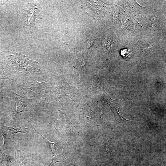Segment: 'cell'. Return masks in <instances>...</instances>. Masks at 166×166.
<instances>
[{
  "instance_id": "1",
  "label": "cell",
  "mask_w": 166,
  "mask_h": 166,
  "mask_svg": "<svg viewBox=\"0 0 166 166\" xmlns=\"http://www.w3.org/2000/svg\"><path fill=\"white\" fill-rule=\"evenodd\" d=\"M16 89L29 97H36L49 92L46 81L39 82L32 79L21 84H17Z\"/></svg>"
},
{
  "instance_id": "2",
  "label": "cell",
  "mask_w": 166,
  "mask_h": 166,
  "mask_svg": "<svg viewBox=\"0 0 166 166\" xmlns=\"http://www.w3.org/2000/svg\"><path fill=\"white\" fill-rule=\"evenodd\" d=\"M9 58L14 65L22 73L27 74L38 72V63L35 61L29 60L26 56L17 53L15 56L10 55Z\"/></svg>"
},
{
  "instance_id": "3",
  "label": "cell",
  "mask_w": 166,
  "mask_h": 166,
  "mask_svg": "<svg viewBox=\"0 0 166 166\" xmlns=\"http://www.w3.org/2000/svg\"><path fill=\"white\" fill-rule=\"evenodd\" d=\"M10 92L11 96L15 104L16 109L13 113L9 114L6 119L14 121L16 116L19 113L28 111L27 107L29 100L26 97L21 96L11 91H10Z\"/></svg>"
},
{
  "instance_id": "4",
  "label": "cell",
  "mask_w": 166,
  "mask_h": 166,
  "mask_svg": "<svg viewBox=\"0 0 166 166\" xmlns=\"http://www.w3.org/2000/svg\"><path fill=\"white\" fill-rule=\"evenodd\" d=\"M28 128H26L24 126H21L17 128L3 125L0 126V134L2 136L4 140L3 144L0 150L4 148L12 134L18 132L26 133V130L28 129Z\"/></svg>"
},
{
  "instance_id": "5",
  "label": "cell",
  "mask_w": 166,
  "mask_h": 166,
  "mask_svg": "<svg viewBox=\"0 0 166 166\" xmlns=\"http://www.w3.org/2000/svg\"><path fill=\"white\" fill-rule=\"evenodd\" d=\"M48 145L52 152L53 159L51 163L48 166H53L57 162H65V158L62 151V149L59 147L57 144L50 142Z\"/></svg>"
},
{
  "instance_id": "6",
  "label": "cell",
  "mask_w": 166,
  "mask_h": 166,
  "mask_svg": "<svg viewBox=\"0 0 166 166\" xmlns=\"http://www.w3.org/2000/svg\"><path fill=\"white\" fill-rule=\"evenodd\" d=\"M27 7L28 9L26 13L27 24L29 26H31L34 25L35 19L39 14L41 7L35 4L30 3L28 4Z\"/></svg>"
},
{
  "instance_id": "7",
  "label": "cell",
  "mask_w": 166,
  "mask_h": 166,
  "mask_svg": "<svg viewBox=\"0 0 166 166\" xmlns=\"http://www.w3.org/2000/svg\"><path fill=\"white\" fill-rule=\"evenodd\" d=\"M131 51L128 49H124L122 50L121 51V54L123 57H127L130 54Z\"/></svg>"
}]
</instances>
